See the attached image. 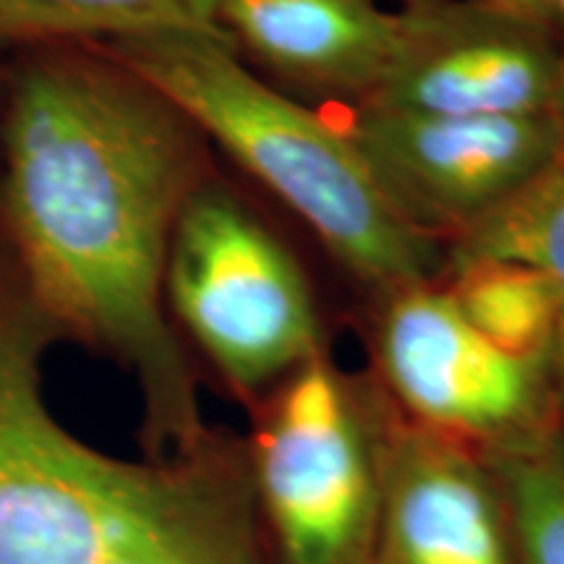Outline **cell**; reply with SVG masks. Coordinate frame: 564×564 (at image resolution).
Returning <instances> with one entry per match:
<instances>
[{
  "label": "cell",
  "instance_id": "obj_14",
  "mask_svg": "<svg viewBox=\"0 0 564 564\" xmlns=\"http://www.w3.org/2000/svg\"><path fill=\"white\" fill-rule=\"evenodd\" d=\"M486 460L502 489L520 564H564V429Z\"/></svg>",
  "mask_w": 564,
  "mask_h": 564
},
{
  "label": "cell",
  "instance_id": "obj_1",
  "mask_svg": "<svg viewBox=\"0 0 564 564\" xmlns=\"http://www.w3.org/2000/svg\"><path fill=\"white\" fill-rule=\"evenodd\" d=\"M196 137L97 47L34 61L6 112L0 236L63 340L137 382L150 460L186 453L215 429L165 301L173 228L204 183Z\"/></svg>",
  "mask_w": 564,
  "mask_h": 564
},
{
  "label": "cell",
  "instance_id": "obj_2",
  "mask_svg": "<svg viewBox=\"0 0 564 564\" xmlns=\"http://www.w3.org/2000/svg\"><path fill=\"white\" fill-rule=\"evenodd\" d=\"M58 343L0 236V564H112L257 518L243 436L126 460L68 432L45 398Z\"/></svg>",
  "mask_w": 564,
  "mask_h": 564
},
{
  "label": "cell",
  "instance_id": "obj_7",
  "mask_svg": "<svg viewBox=\"0 0 564 564\" xmlns=\"http://www.w3.org/2000/svg\"><path fill=\"white\" fill-rule=\"evenodd\" d=\"M343 131L408 223L453 238L544 171L564 141V116L465 118L361 102Z\"/></svg>",
  "mask_w": 564,
  "mask_h": 564
},
{
  "label": "cell",
  "instance_id": "obj_16",
  "mask_svg": "<svg viewBox=\"0 0 564 564\" xmlns=\"http://www.w3.org/2000/svg\"><path fill=\"white\" fill-rule=\"evenodd\" d=\"M549 11H552L554 32L562 34L560 55H562V87H564V0H549Z\"/></svg>",
  "mask_w": 564,
  "mask_h": 564
},
{
  "label": "cell",
  "instance_id": "obj_9",
  "mask_svg": "<svg viewBox=\"0 0 564 564\" xmlns=\"http://www.w3.org/2000/svg\"><path fill=\"white\" fill-rule=\"evenodd\" d=\"M379 457L373 564H520L502 489L481 453L405 419L382 392Z\"/></svg>",
  "mask_w": 564,
  "mask_h": 564
},
{
  "label": "cell",
  "instance_id": "obj_12",
  "mask_svg": "<svg viewBox=\"0 0 564 564\" xmlns=\"http://www.w3.org/2000/svg\"><path fill=\"white\" fill-rule=\"evenodd\" d=\"M447 270V293L476 333L507 356L552 369L556 295L544 272L510 259H476Z\"/></svg>",
  "mask_w": 564,
  "mask_h": 564
},
{
  "label": "cell",
  "instance_id": "obj_6",
  "mask_svg": "<svg viewBox=\"0 0 564 564\" xmlns=\"http://www.w3.org/2000/svg\"><path fill=\"white\" fill-rule=\"evenodd\" d=\"M371 377L405 419L484 457L562 429L549 364L507 356L434 282L384 293Z\"/></svg>",
  "mask_w": 564,
  "mask_h": 564
},
{
  "label": "cell",
  "instance_id": "obj_5",
  "mask_svg": "<svg viewBox=\"0 0 564 564\" xmlns=\"http://www.w3.org/2000/svg\"><path fill=\"white\" fill-rule=\"evenodd\" d=\"M165 301L246 405L324 350L301 267L243 204L207 181L173 228Z\"/></svg>",
  "mask_w": 564,
  "mask_h": 564
},
{
  "label": "cell",
  "instance_id": "obj_15",
  "mask_svg": "<svg viewBox=\"0 0 564 564\" xmlns=\"http://www.w3.org/2000/svg\"><path fill=\"white\" fill-rule=\"evenodd\" d=\"M489 3L494 6V9L510 13V17H514V19L528 21V24L554 32L549 0H489Z\"/></svg>",
  "mask_w": 564,
  "mask_h": 564
},
{
  "label": "cell",
  "instance_id": "obj_4",
  "mask_svg": "<svg viewBox=\"0 0 564 564\" xmlns=\"http://www.w3.org/2000/svg\"><path fill=\"white\" fill-rule=\"evenodd\" d=\"M243 436L274 564H373L382 390L316 352L251 405Z\"/></svg>",
  "mask_w": 564,
  "mask_h": 564
},
{
  "label": "cell",
  "instance_id": "obj_10",
  "mask_svg": "<svg viewBox=\"0 0 564 564\" xmlns=\"http://www.w3.org/2000/svg\"><path fill=\"white\" fill-rule=\"evenodd\" d=\"M236 51L280 79L361 105L377 97L411 45L413 13L373 0H220Z\"/></svg>",
  "mask_w": 564,
  "mask_h": 564
},
{
  "label": "cell",
  "instance_id": "obj_13",
  "mask_svg": "<svg viewBox=\"0 0 564 564\" xmlns=\"http://www.w3.org/2000/svg\"><path fill=\"white\" fill-rule=\"evenodd\" d=\"M220 0H0V42H108L220 30Z\"/></svg>",
  "mask_w": 564,
  "mask_h": 564
},
{
  "label": "cell",
  "instance_id": "obj_3",
  "mask_svg": "<svg viewBox=\"0 0 564 564\" xmlns=\"http://www.w3.org/2000/svg\"><path fill=\"white\" fill-rule=\"evenodd\" d=\"M91 47L217 141L379 295L434 280L440 238L392 207L348 133L259 79L228 34L171 30Z\"/></svg>",
  "mask_w": 564,
  "mask_h": 564
},
{
  "label": "cell",
  "instance_id": "obj_11",
  "mask_svg": "<svg viewBox=\"0 0 564 564\" xmlns=\"http://www.w3.org/2000/svg\"><path fill=\"white\" fill-rule=\"evenodd\" d=\"M510 259L546 274L556 295L552 384L564 429V141L549 165L489 215L449 238L447 267Z\"/></svg>",
  "mask_w": 564,
  "mask_h": 564
},
{
  "label": "cell",
  "instance_id": "obj_8",
  "mask_svg": "<svg viewBox=\"0 0 564 564\" xmlns=\"http://www.w3.org/2000/svg\"><path fill=\"white\" fill-rule=\"evenodd\" d=\"M411 13L403 61L366 102L432 116H564L562 55L552 32L489 0H447Z\"/></svg>",
  "mask_w": 564,
  "mask_h": 564
},
{
  "label": "cell",
  "instance_id": "obj_17",
  "mask_svg": "<svg viewBox=\"0 0 564 564\" xmlns=\"http://www.w3.org/2000/svg\"><path fill=\"white\" fill-rule=\"evenodd\" d=\"M400 3H403V11H429L447 3V0H400Z\"/></svg>",
  "mask_w": 564,
  "mask_h": 564
}]
</instances>
